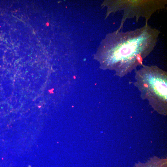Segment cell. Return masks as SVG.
Masks as SVG:
<instances>
[{
	"label": "cell",
	"mask_w": 167,
	"mask_h": 167,
	"mask_svg": "<svg viewBox=\"0 0 167 167\" xmlns=\"http://www.w3.org/2000/svg\"><path fill=\"white\" fill-rule=\"evenodd\" d=\"M160 32L146 24L134 30L109 33L99 47L97 58L102 68L113 70L122 76L143 65L155 47Z\"/></svg>",
	"instance_id": "obj_1"
},
{
	"label": "cell",
	"mask_w": 167,
	"mask_h": 167,
	"mask_svg": "<svg viewBox=\"0 0 167 167\" xmlns=\"http://www.w3.org/2000/svg\"><path fill=\"white\" fill-rule=\"evenodd\" d=\"M135 84L141 96L147 99L153 108L166 112L167 101L166 72L156 66L143 65L135 71Z\"/></svg>",
	"instance_id": "obj_2"
},
{
	"label": "cell",
	"mask_w": 167,
	"mask_h": 167,
	"mask_svg": "<svg viewBox=\"0 0 167 167\" xmlns=\"http://www.w3.org/2000/svg\"><path fill=\"white\" fill-rule=\"evenodd\" d=\"M112 12L122 11L123 20L127 18H146L148 21L156 11L164 8L167 3L163 0H115L112 1Z\"/></svg>",
	"instance_id": "obj_3"
}]
</instances>
